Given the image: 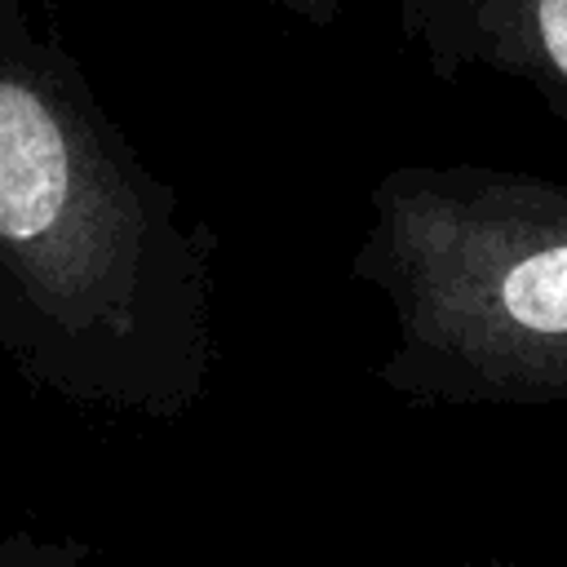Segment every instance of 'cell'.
<instances>
[{"mask_svg": "<svg viewBox=\"0 0 567 567\" xmlns=\"http://www.w3.org/2000/svg\"><path fill=\"white\" fill-rule=\"evenodd\" d=\"M0 567H93V545L66 536H35L18 527L0 532Z\"/></svg>", "mask_w": 567, "mask_h": 567, "instance_id": "obj_3", "label": "cell"}, {"mask_svg": "<svg viewBox=\"0 0 567 567\" xmlns=\"http://www.w3.org/2000/svg\"><path fill=\"white\" fill-rule=\"evenodd\" d=\"M217 261L58 27L0 0V359L75 408L177 421L221 368Z\"/></svg>", "mask_w": 567, "mask_h": 567, "instance_id": "obj_1", "label": "cell"}, {"mask_svg": "<svg viewBox=\"0 0 567 567\" xmlns=\"http://www.w3.org/2000/svg\"><path fill=\"white\" fill-rule=\"evenodd\" d=\"M350 279L390 310L372 377L439 408H567V182L474 159L394 164Z\"/></svg>", "mask_w": 567, "mask_h": 567, "instance_id": "obj_2", "label": "cell"}, {"mask_svg": "<svg viewBox=\"0 0 567 567\" xmlns=\"http://www.w3.org/2000/svg\"><path fill=\"white\" fill-rule=\"evenodd\" d=\"M279 9H288L292 18H301V22H315V27H332L337 18H341V4L346 0H275Z\"/></svg>", "mask_w": 567, "mask_h": 567, "instance_id": "obj_4", "label": "cell"}, {"mask_svg": "<svg viewBox=\"0 0 567 567\" xmlns=\"http://www.w3.org/2000/svg\"><path fill=\"white\" fill-rule=\"evenodd\" d=\"M470 567H518V563H470Z\"/></svg>", "mask_w": 567, "mask_h": 567, "instance_id": "obj_5", "label": "cell"}]
</instances>
